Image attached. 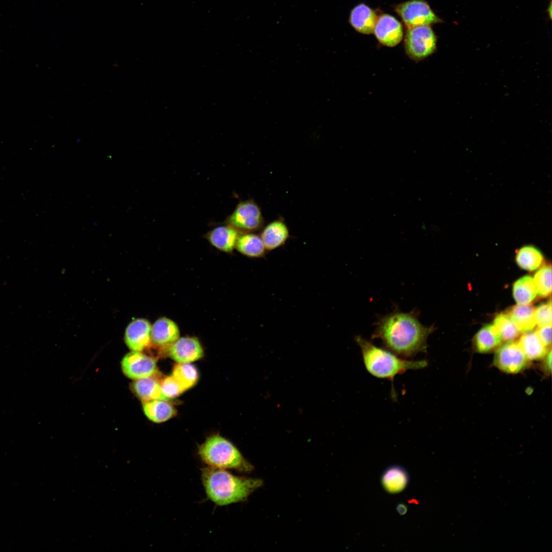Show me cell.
Instances as JSON below:
<instances>
[{"label":"cell","instance_id":"83f0119b","mask_svg":"<svg viewBox=\"0 0 552 552\" xmlns=\"http://www.w3.org/2000/svg\"><path fill=\"white\" fill-rule=\"evenodd\" d=\"M537 293L542 297H546L551 291V267L546 265L537 271L533 278Z\"/></svg>","mask_w":552,"mask_h":552},{"label":"cell","instance_id":"5bb4252c","mask_svg":"<svg viewBox=\"0 0 552 552\" xmlns=\"http://www.w3.org/2000/svg\"><path fill=\"white\" fill-rule=\"evenodd\" d=\"M179 337L176 324L166 317L158 319L151 329V343L158 348H168Z\"/></svg>","mask_w":552,"mask_h":552},{"label":"cell","instance_id":"d6a6232c","mask_svg":"<svg viewBox=\"0 0 552 552\" xmlns=\"http://www.w3.org/2000/svg\"><path fill=\"white\" fill-rule=\"evenodd\" d=\"M397 511L400 515H405L407 511V506L403 503H400L397 505Z\"/></svg>","mask_w":552,"mask_h":552},{"label":"cell","instance_id":"4fadbf2b","mask_svg":"<svg viewBox=\"0 0 552 552\" xmlns=\"http://www.w3.org/2000/svg\"><path fill=\"white\" fill-rule=\"evenodd\" d=\"M241 233L228 224L224 223L212 228L204 235V238L217 249L226 253L235 248Z\"/></svg>","mask_w":552,"mask_h":552},{"label":"cell","instance_id":"7402d4cb","mask_svg":"<svg viewBox=\"0 0 552 552\" xmlns=\"http://www.w3.org/2000/svg\"><path fill=\"white\" fill-rule=\"evenodd\" d=\"M502 340L498 331L493 325H487L476 334L473 344L476 351L481 353L492 351L498 347Z\"/></svg>","mask_w":552,"mask_h":552},{"label":"cell","instance_id":"e0dca14e","mask_svg":"<svg viewBox=\"0 0 552 552\" xmlns=\"http://www.w3.org/2000/svg\"><path fill=\"white\" fill-rule=\"evenodd\" d=\"M155 375L134 380L131 384L132 392L143 402L155 399L170 400L163 394L160 381L154 376Z\"/></svg>","mask_w":552,"mask_h":552},{"label":"cell","instance_id":"ac0fdd59","mask_svg":"<svg viewBox=\"0 0 552 552\" xmlns=\"http://www.w3.org/2000/svg\"><path fill=\"white\" fill-rule=\"evenodd\" d=\"M381 481L386 492L396 494L405 489L409 481V476L403 467L393 465L385 470L381 476Z\"/></svg>","mask_w":552,"mask_h":552},{"label":"cell","instance_id":"6da1fadb","mask_svg":"<svg viewBox=\"0 0 552 552\" xmlns=\"http://www.w3.org/2000/svg\"><path fill=\"white\" fill-rule=\"evenodd\" d=\"M418 316L415 311H394L384 315L377 322L373 338L380 339L388 350L403 358L425 352L433 327L422 325Z\"/></svg>","mask_w":552,"mask_h":552},{"label":"cell","instance_id":"9c48e42d","mask_svg":"<svg viewBox=\"0 0 552 552\" xmlns=\"http://www.w3.org/2000/svg\"><path fill=\"white\" fill-rule=\"evenodd\" d=\"M121 367L125 375L133 380L153 376L157 373L155 359L141 352L132 351L127 354L121 361Z\"/></svg>","mask_w":552,"mask_h":552},{"label":"cell","instance_id":"7c38bea8","mask_svg":"<svg viewBox=\"0 0 552 552\" xmlns=\"http://www.w3.org/2000/svg\"><path fill=\"white\" fill-rule=\"evenodd\" d=\"M151 326L148 320L137 318L127 326L125 333V341L132 351L142 352L151 343Z\"/></svg>","mask_w":552,"mask_h":552},{"label":"cell","instance_id":"2e32d148","mask_svg":"<svg viewBox=\"0 0 552 552\" xmlns=\"http://www.w3.org/2000/svg\"><path fill=\"white\" fill-rule=\"evenodd\" d=\"M266 251L284 245L289 238V231L282 219L273 220L261 229L260 235Z\"/></svg>","mask_w":552,"mask_h":552},{"label":"cell","instance_id":"5b68a950","mask_svg":"<svg viewBox=\"0 0 552 552\" xmlns=\"http://www.w3.org/2000/svg\"><path fill=\"white\" fill-rule=\"evenodd\" d=\"M436 36L429 25L407 28L404 39L406 54L418 62L428 57L436 49Z\"/></svg>","mask_w":552,"mask_h":552},{"label":"cell","instance_id":"44dd1931","mask_svg":"<svg viewBox=\"0 0 552 552\" xmlns=\"http://www.w3.org/2000/svg\"><path fill=\"white\" fill-rule=\"evenodd\" d=\"M535 308L528 304H518L507 312L521 332L532 331L536 325Z\"/></svg>","mask_w":552,"mask_h":552},{"label":"cell","instance_id":"484cf974","mask_svg":"<svg viewBox=\"0 0 552 552\" xmlns=\"http://www.w3.org/2000/svg\"><path fill=\"white\" fill-rule=\"evenodd\" d=\"M183 390L192 387L197 382L199 375L196 367L190 363H179L173 369L171 375Z\"/></svg>","mask_w":552,"mask_h":552},{"label":"cell","instance_id":"d4e9b609","mask_svg":"<svg viewBox=\"0 0 552 552\" xmlns=\"http://www.w3.org/2000/svg\"><path fill=\"white\" fill-rule=\"evenodd\" d=\"M533 278L526 275L516 281L513 287V295L518 304H529L537 294Z\"/></svg>","mask_w":552,"mask_h":552},{"label":"cell","instance_id":"8fae6325","mask_svg":"<svg viewBox=\"0 0 552 552\" xmlns=\"http://www.w3.org/2000/svg\"><path fill=\"white\" fill-rule=\"evenodd\" d=\"M169 356L178 363H190L202 358L204 351L197 338H179L168 348Z\"/></svg>","mask_w":552,"mask_h":552},{"label":"cell","instance_id":"4316f807","mask_svg":"<svg viewBox=\"0 0 552 552\" xmlns=\"http://www.w3.org/2000/svg\"><path fill=\"white\" fill-rule=\"evenodd\" d=\"M493 325L498 331L502 341H514L521 332L507 314L501 313L496 316Z\"/></svg>","mask_w":552,"mask_h":552},{"label":"cell","instance_id":"603a6c76","mask_svg":"<svg viewBox=\"0 0 552 552\" xmlns=\"http://www.w3.org/2000/svg\"><path fill=\"white\" fill-rule=\"evenodd\" d=\"M528 360L541 359L548 352L547 348L542 343L536 332H526L522 335L518 342Z\"/></svg>","mask_w":552,"mask_h":552},{"label":"cell","instance_id":"ba28073f","mask_svg":"<svg viewBox=\"0 0 552 552\" xmlns=\"http://www.w3.org/2000/svg\"><path fill=\"white\" fill-rule=\"evenodd\" d=\"M528 360L519 343L510 341L497 349L493 362L501 371L516 374L526 367Z\"/></svg>","mask_w":552,"mask_h":552},{"label":"cell","instance_id":"cb8c5ba5","mask_svg":"<svg viewBox=\"0 0 552 552\" xmlns=\"http://www.w3.org/2000/svg\"><path fill=\"white\" fill-rule=\"evenodd\" d=\"M516 261L521 268L533 271L538 268L542 264L543 256L535 246L525 245L516 251Z\"/></svg>","mask_w":552,"mask_h":552},{"label":"cell","instance_id":"1f68e13d","mask_svg":"<svg viewBox=\"0 0 552 552\" xmlns=\"http://www.w3.org/2000/svg\"><path fill=\"white\" fill-rule=\"evenodd\" d=\"M544 367L547 373H550L551 370V350H550L545 355Z\"/></svg>","mask_w":552,"mask_h":552},{"label":"cell","instance_id":"7a4b0ae2","mask_svg":"<svg viewBox=\"0 0 552 552\" xmlns=\"http://www.w3.org/2000/svg\"><path fill=\"white\" fill-rule=\"evenodd\" d=\"M201 480L209 499L221 506L245 500L263 484L260 479L235 476L210 466L202 469Z\"/></svg>","mask_w":552,"mask_h":552},{"label":"cell","instance_id":"ffe728a7","mask_svg":"<svg viewBox=\"0 0 552 552\" xmlns=\"http://www.w3.org/2000/svg\"><path fill=\"white\" fill-rule=\"evenodd\" d=\"M143 411L146 417L155 423L165 422L176 414L175 408L169 401L155 399L143 402Z\"/></svg>","mask_w":552,"mask_h":552},{"label":"cell","instance_id":"277c9868","mask_svg":"<svg viewBox=\"0 0 552 552\" xmlns=\"http://www.w3.org/2000/svg\"><path fill=\"white\" fill-rule=\"evenodd\" d=\"M198 454L209 466L220 469H232L250 472L253 466L229 441L219 434L208 437L199 446Z\"/></svg>","mask_w":552,"mask_h":552},{"label":"cell","instance_id":"52a82bcc","mask_svg":"<svg viewBox=\"0 0 552 552\" xmlns=\"http://www.w3.org/2000/svg\"><path fill=\"white\" fill-rule=\"evenodd\" d=\"M407 28L442 22L425 0H409L395 7Z\"/></svg>","mask_w":552,"mask_h":552},{"label":"cell","instance_id":"4dcf8cb0","mask_svg":"<svg viewBox=\"0 0 552 552\" xmlns=\"http://www.w3.org/2000/svg\"><path fill=\"white\" fill-rule=\"evenodd\" d=\"M542 343L548 348L551 343V325L540 326L536 332Z\"/></svg>","mask_w":552,"mask_h":552},{"label":"cell","instance_id":"8992f818","mask_svg":"<svg viewBox=\"0 0 552 552\" xmlns=\"http://www.w3.org/2000/svg\"><path fill=\"white\" fill-rule=\"evenodd\" d=\"M264 219L258 204L252 199L240 201L223 223L231 225L241 233L261 230Z\"/></svg>","mask_w":552,"mask_h":552},{"label":"cell","instance_id":"f546056e","mask_svg":"<svg viewBox=\"0 0 552 552\" xmlns=\"http://www.w3.org/2000/svg\"><path fill=\"white\" fill-rule=\"evenodd\" d=\"M551 303L540 305L535 309V315L536 324L539 327L551 325Z\"/></svg>","mask_w":552,"mask_h":552},{"label":"cell","instance_id":"f1b7e54d","mask_svg":"<svg viewBox=\"0 0 552 552\" xmlns=\"http://www.w3.org/2000/svg\"><path fill=\"white\" fill-rule=\"evenodd\" d=\"M160 387L163 394L169 400L178 397L184 392L172 375L165 377L160 381Z\"/></svg>","mask_w":552,"mask_h":552},{"label":"cell","instance_id":"3957f363","mask_svg":"<svg viewBox=\"0 0 552 552\" xmlns=\"http://www.w3.org/2000/svg\"><path fill=\"white\" fill-rule=\"evenodd\" d=\"M355 340L360 347L367 371L375 377L387 379L392 383L397 375L408 370L422 369L428 365L426 360H408L400 358L360 336H356Z\"/></svg>","mask_w":552,"mask_h":552},{"label":"cell","instance_id":"9a60e30c","mask_svg":"<svg viewBox=\"0 0 552 552\" xmlns=\"http://www.w3.org/2000/svg\"><path fill=\"white\" fill-rule=\"evenodd\" d=\"M378 17L375 10L364 3H360L351 10L349 22L358 33L368 35L373 33Z\"/></svg>","mask_w":552,"mask_h":552},{"label":"cell","instance_id":"d6986e66","mask_svg":"<svg viewBox=\"0 0 552 552\" xmlns=\"http://www.w3.org/2000/svg\"><path fill=\"white\" fill-rule=\"evenodd\" d=\"M235 248L242 255L251 258H262L266 251L260 236L254 233H241Z\"/></svg>","mask_w":552,"mask_h":552},{"label":"cell","instance_id":"30bf717a","mask_svg":"<svg viewBox=\"0 0 552 552\" xmlns=\"http://www.w3.org/2000/svg\"><path fill=\"white\" fill-rule=\"evenodd\" d=\"M373 33L383 45L394 47L403 39V26L394 16L382 14L378 17Z\"/></svg>","mask_w":552,"mask_h":552}]
</instances>
